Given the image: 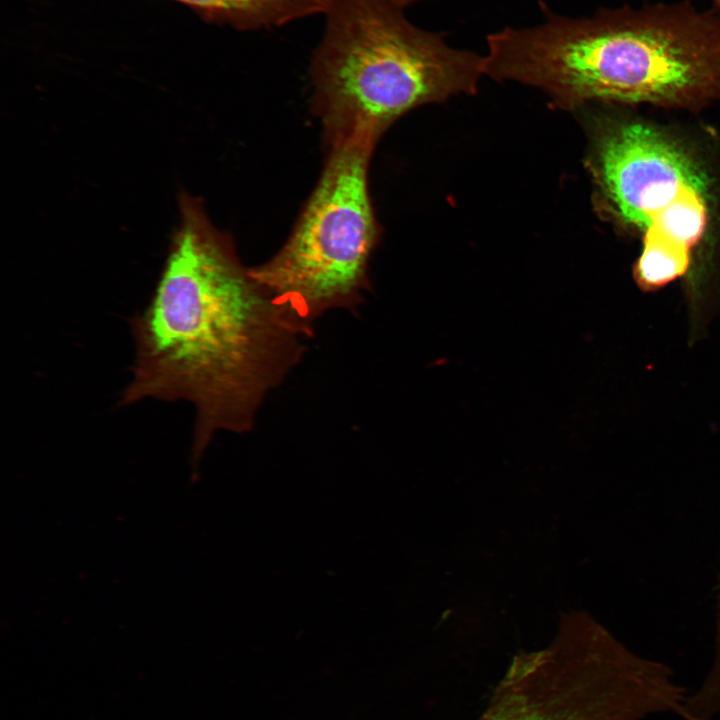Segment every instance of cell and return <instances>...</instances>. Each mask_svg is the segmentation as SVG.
Here are the masks:
<instances>
[{
    "label": "cell",
    "mask_w": 720,
    "mask_h": 720,
    "mask_svg": "<svg viewBox=\"0 0 720 720\" xmlns=\"http://www.w3.org/2000/svg\"><path fill=\"white\" fill-rule=\"evenodd\" d=\"M487 37L485 74L542 89L572 109L590 101L697 107L720 101V10L690 2L553 13Z\"/></svg>",
    "instance_id": "cell-2"
},
{
    "label": "cell",
    "mask_w": 720,
    "mask_h": 720,
    "mask_svg": "<svg viewBox=\"0 0 720 720\" xmlns=\"http://www.w3.org/2000/svg\"><path fill=\"white\" fill-rule=\"evenodd\" d=\"M713 2H714V7L717 8L718 10H720V0H713Z\"/></svg>",
    "instance_id": "cell-9"
},
{
    "label": "cell",
    "mask_w": 720,
    "mask_h": 720,
    "mask_svg": "<svg viewBox=\"0 0 720 720\" xmlns=\"http://www.w3.org/2000/svg\"><path fill=\"white\" fill-rule=\"evenodd\" d=\"M179 225L144 310L121 406L154 399L194 408L193 466L215 435L245 433L267 395L299 364L312 328L241 263L200 199L182 192Z\"/></svg>",
    "instance_id": "cell-1"
},
{
    "label": "cell",
    "mask_w": 720,
    "mask_h": 720,
    "mask_svg": "<svg viewBox=\"0 0 720 720\" xmlns=\"http://www.w3.org/2000/svg\"><path fill=\"white\" fill-rule=\"evenodd\" d=\"M591 170L601 211L641 241L633 279L645 292L683 277L706 234L711 181L685 146L643 122H623L599 135Z\"/></svg>",
    "instance_id": "cell-4"
},
{
    "label": "cell",
    "mask_w": 720,
    "mask_h": 720,
    "mask_svg": "<svg viewBox=\"0 0 720 720\" xmlns=\"http://www.w3.org/2000/svg\"><path fill=\"white\" fill-rule=\"evenodd\" d=\"M240 30L280 27L326 13L331 0H177Z\"/></svg>",
    "instance_id": "cell-6"
},
{
    "label": "cell",
    "mask_w": 720,
    "mask_h": 720,
    "mask_svg": "<svg viewBox=\"0 0 720 720\" xmlns=\"http://www.w3.org/2000/svg\"><path fill=\"white\" fill-rule=\"evenodd\" d=\"M699 706L709 715H720V616L718 621L715 656L711 668L696 690Z\"/></svg>",
    "instance_id": "cell-7"
},
{
    "label": "cell",
    "mask_w": 720,
    "mask_h": 720,
    "mask_svg": "<svg viewBox=\"0 0 720 720\" xmlns=\"http://www.w3.org/2000/svg\"><path fill=\"white\" fill-rule=\"evenodd\" d=\"M379 138L356 132L330 143L319 181L285 244L251 276L304 323L333 309L356 310L370 288L379 239L368 184Z\"/></svg>",
    "instance_id": "cell-5"
},
{
    "label": "cell",
    "mask_w": 720,
    "mask_h": 720,
    "mask_svg": "<svg viewBox=\"0 0 720 720\" xmlns=\"http://www.w3.org/2000/svg\"><path fill=\"white\" fill-rule=\"evenodd\" d=\"M395 1H396L397 3H399L400 5H402L403 7H406V6L412 4V3L416 2V1H419V0H395Z\"/></svg>",
    "instance_id": "cell-8"
},
{
    "label": "cell",
    "mask_w": 720,
    "mask_h": 720,
    "mask_svg": "<svg viewBox=\"0 0 720 720\" xmlns=\"http://www.w3.org/2000/svg\"><path fill=\"white\" fill-rule=\"evenodd\" d=\"M395 0H331L314 52V100L329 144L378 138L420 105L474 94L484 57L412 24Z\"/></svg>",
    "instance_id": "cell-3"
}]
</instances>
